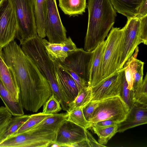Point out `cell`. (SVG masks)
Segmentation results:
<instances>
[{
  "mask_svg": "<svg viewBox=\"0 0 147 147\" xmlns=\"http://www.w3.org/2000/svg\"><path fill=\"white\" fill-rule=\"evenodd\" d=\"M1 54L11 69L19 89V98L28 101L38 96L44 90L47 80L35 64L13 40L2 49Z\"/></svg>",
  "mask_w": 147,
  "mask_h": 147,
  "instance_id": "6da1fadb",
  "label": "cell"
},
{
  "mask_svg": "<svg viewBox=\"0 0 147 147\" xmlns=\"http://www.w3.org/2000/svg\"><path fill=\"white\" fill-rule=\"evenodd\" d=\"M88 20L84 50H94L107 36L117 16L110 0H88Z\"/></svg>",
  "mask_w": 147,
  "mask_h": 147,
  "instance_id": "7a4b0ae2",
  "label": "cell"
},
{
  "mask_svg": "<svg viewBox=\"0 0 147 147\" xmlns=\"http://www.w3.org/2000/svg\"><path fill=\"white\" fill-rule=\"evenodd\" d=\"M42 40V38L37 35L22 44L21 49L47 80L52 94L59 102L61 106H64L67 102L56 81L53 63L46 53Z\"/></svg>",
  "mask_w": 147,
  "mask_h": 147,
  "instance_id": "3957f363",
  "label": "cell"
},
{
  "mask_svg": "<svg viewBox=\"0 0 147 147\" xmlns=\"http://www.w3.org/2000/svg\"><path fill=\"white\" fill-rule=\"evenodd\" d=\"M123 27L111 28L105 40L102 66V80L118 71L124 39Z\"/></svg>",
  "mask_w": 147,
  "mask_h": 147,
  "instance_id": "277c9868",
  "label": "cell"
},
{
  "mask_svg": "<svg viewBox=\"0 0 147 147\" xmlns=\"http://www.w3.org/2000/svg\"><path fill=\"white\" fill-rule=\"evenodd\" d=\"M17 17L16 38L20 45L37 35L32 0H11Z\"/></svg>",
  "mask_w": 147,
  "mask_h": 147,
  "instance_id": "5b68a950",
  "label": "cell"
},
{
  "mask_svg": "<svg viewBox=\"0 0 147 147\" xmlns=\"http://www.w3.org/2000/svg\"><path fill=\"white\" fill-rule=\"evenodd\" d=\"M56 132L30 129L9 137L0 144V147H47L55 140Z\"/></svg>",
  "mask_w": 147,
  "mask_h": 147,
  "instance_id": "8992f818",
  "label": "cell"
},
{
  "mask_svg": "<svg viewBox=\"0 0 147 147\" xmlns=\"http://www.w3.org/2000/svg\"><path fill=\"white\" fill-rule=\"evenodd\" d=\"M129 110L120 96L100 101L90 122L91 126L96 123L107 119L112 120L118 124L125 119Z\"/></svg>",
  "mask_w": 147,
  "mask_h": 147,
  "instance_id": "52a82bcc",
  "label": "cell"
},
{
  "mask_svg": "<svg viewBox=\"0 0 147 147\" xmlns=\"http://www.w3.org/2000/svg\"><path fill=\"white\" fill-rule=\"evenodd\" d=\"M45 31L48 41L59 43L66 40V30L62 22L56 0H45Z\"/></svg>",
  "mask_w": 147,
  "mask_h": 147,
  "instance_id": "ba28073f",
  "label": "cell"
},
{
  "mask_svg": "<svg viewBox=\"0 0 147 147\" xmlns=\"http://www.w3.org/2000/svg\"><path fill=\"white\" fill-rule=\"evenodd\" d=\"M18 24L11 0H5L0 6V51L14 40Z\"/></svg>",
  "mask_w": 147,
  "mask_h": 147,
  "instance_id": "9c48e42d",
  "label": "cell"
},
{
  "mask_svg": "<svg viewBox=\"0 0 147 147\" xmlns=\"http://www.w3.org/2000/svg\"><path fill=\"white\" fill-rule=\"evenodd\" d=\"M93 55V51H87L82 48H78L69 54L64 62H57L61 67L69 69L75 73L88 85Z\"/></svg>",
  "mask_w": 147,
  "mask_h": 147,
  "instance_id": "30bf717a",
  "label": "cell"
},
{
  "mask_svg": "<svg viewBox=\"0 0 147 147\" xmlns=\"http://www.w3.org/2000/svg\"><path fill=\"white\" fill-rule=\"evenodd\" d=\"M140 25V19L135 17L127 18V23L123 27L124 39L118 71L123 68L136 48L142 43L139 35Z\"/></svg>",
  "mask_w": 147,
  "mask_h": 147,
  "instance_id": "8fae6325",
  "label": "cell"
},
{
  "mask_svg": "<svg viewBox=\"0 0 147 147\" xmlns=\"http://www.w3.org/2000/svg\"><path fill=\"white\" fill-rule=\"evenodd\" d=\"M86 129L66 120L57 131L54 142L62 147H74L76 144L87 139Z\"/></svg>",
  "mask_w": 147,
  "mask_h": 147,
  "instance_id": "7c38bea8",
  "label": "cell"
},
{
  "mask_svg": "<svg viewBox=\"0 0 147 147\" xmlns=\"http://www.w3.org/2000/svg\"><path fill=\"white\" fill-rule=\"evenodd\" d=\"M121 84V72L119 70L91 88V101H98L109 98L120 96Z\"/></svg>",
  "mask_w": 147,
  "mask_h": 147,
  "instance_id": "4fadbf2b",
  "label": "cell"
},
{
  "mask_svg": "<svg viewBox=\"0 0 147 147\" xmlns=\"http://www.w3.org/2000/svg\"><path fill=\"white\" fill-rule=\"evenodd\" d=\"M51 60L54 64L58 85L69 105L73 102L78 94V86L70 75L63 69L57 61Z\"/></svg>",
  "mask_w": 147,
  "mask_h": 147,
  "instance_id": "5bb4252c",
  "label": "cell"
},
{
  "mask_svg": "<svg viewBox=\"0 0 147 147\" xmlns=\"http://www.w3.org/2000/svg\"><path fill=\"white\" fill-rule=\"evenodd\" d=\"M147 123V104L136 100L129 109L125 119L118 124V131L125 130Z\"/></svg>",
  "mask_w": 147,
  "mask_h": 147,
  "instance_id": "9a60e30c",
  "label": "cell"
},
{
  "mask_svg": "<svg viewBox=\"0 0 147 147\" xmlns=\"http://www.w3.org/2000/svg\"><path fill=\"white\" fill-rule=\"evenodd\" d=\"M42 43L45 52L51 60L64 62L68 55L78 48L69 37L65 41L59 43H52L46 39L42 38Z\"/></svg>",
  "mask_w": 147,
  "mask_h": 147,
  "instance_id": "2e32d148",
  "label": "cell"
},
{
  "mask_svg": "<svg viewBox=\"0 0 147 147\" xmlns=\"http://www.w3.org/2000/svg\"><path fill=\"white\" fill-rule=\"evenodd\" d=\"M105 41L100 43L93 51V55L90 67L88 86L92 88L102 80V61Z\"/></svg>",
  "mask_w": 147,
  "mask_h": 147,
  "instance_id": "e0dca14e",
  "label": "cell"
},
{
  "mask_svg": "<svg viewBox=\"0 0 147 147\" xmlns=\"http://www.w3.org/2000/svg\"><path fill=\"white\" fill-rule=\"evenodd\" d=\"M1 51H0V79L14 100L19 101V89L13 74L4 61Z\"/></svg>",
  "mask_w": 147,
  "mask_h": 147,
  "instance_id": "ac0fdd59",
  "label": "cell"
},
{
  "mask_svg": "<svg viewBox=\"0 0 147 147\" xmlns=\"http://www.w3.org/2000/svg\"><path fill=\"white\" fill-rule=\"evenodd\" d=\"M115 11L127 18L134 17L142 0H110Z\"/></svg>",
  "mask_w": 147,
  "mask_h": 147,
  "instance_id": "d6986e66",
  "label": "cell"
},
{
  "mask_svg": "<svg viewBox=\"0 0 147 147\" xmlns=\"http://www.w3.org/2000/svg\"><path fill=\"white\" fill-rule=\"evenodd\" d=\"M67 115V113H53L31 129L57 132L62 123L66 120Z\"/></svg>",
  "mask_w": 147,
  "mask_h": 147,
  "instance_id": "ffe728a7",
  "label": "cell"
},
{
  "mask_svg": "<svg viewBox=\"0 0 147 147\" xmlns=\"http://www.w3.org/2000/svg\"><path fill=\"white\" fill-rule=\"evenodd\" d=\"M0 97L5 107L14 116L24 115L23 108L19 101H17L5 88L0 79Z\"/></svg>",
  "mask_w": 147,
  "mask_h": 147,
  "instance_id": "44dd1931",
  "label": "cell"
},
{
  "mask_svg": "<svg viewBox=\"0 0 147 147\" xmlns=\"http://www.w3.org/2000/svg\"><path fill=\"white\" fill-rule=\"evenodd\" d=\"M38 35L42 38L46 35L45 31V0H32Z\"/></svg>",
  "mask_w": 147,
  "mask_h": 147,
  "instance_id": "7402d4cb",
  "label": "cell"
},
{
  "mask_svg": "<svg viewBox=\"0 0 147 147\" xmlns=\"http://www.w3.org/2000/svg\"><path fill=\"white\" fill-rule=\"evenodd\" d=\"M59 6L65 14L69 16L82 14L85 11L86 0H58Z\"/></svg>",
  "mask_w": 147,
  "mask_h": 147,
  "instance_id": "603a6c76",
  "label": "cell"
},
{
  "mask_svg": "<svg viewBox=\"0 0 147 147\" xmlns=\"http://www.w3.org/2000/svg\"><path fill=\"white\" fill-rule=\"evenodd\" d=\"M131 69L133 77V89L134 91L140 85L143 80L144 63L132 55L127 61Z\"/></svg>",
  "mask_w": 147,
  "mask_h": 147,
  "instance_id": "cb8c5ba5",
  "label": "cell"
},
{
  "mask_svg": "<svg viewBox=\"0 0 147 147\" xmlns=\"http://www.w3.org/2000/svg\"><path fill=\"white\" fill-rule=\"evenodd\" d=\"M91 128L97 135L98 138V142L103 145L106 144L109 140L118 132V124L107 126L94 125Z\"/></svg>",
  "mask_w": 147,
  "mask_h": 147,
  "instance_id": "d4e9b609",
  "label": "cell"
},
{
  "mask_svg": "<svg viewBox=\"0 0 147 147\" xmlns=\"http://www.w3.org/2000/svg\"><path fill=\"white\" fill-rule=\"evenodd\" d=\"M92 95L91 88L89 86H87L81 89L79 91L73 102L69 105V111L76 108L82 109L91 101Z\"/></svg>",
  "mask_w": 147,
  "mask_h": 147,
  "instance_id": "484cf974",
  "label": "cell"
},
{
  "mask_svg": "<svg viewBox=\"0 0 147 147\" xmlns=\"http://www.w3.org/2000/svg\"><path fill=\"white\" fill-rule=\"evenodd\" d=\"M30 115H23L12 117L6 129L0 140V144L16 132L26 121Z\"/></svg>",
  "mask_w": 147,
  "mask_h": 147,
  "instance_id": "4316f807",
  "label": "cell"
},
{
  "mask_svg": "<svg viewBox=\"0 0 147 147\" xmlns=\"http://www.w3.org/2000/svg\"><path fill=\"white\" fill-rule=\"evenodd\" d=\"M121 77V84L120 96L125 102L129 109L135 100L134 91L129 89L126 80L125 71L123 68L120 70Z\"/></svg>",
  "mask_w": 147,
  "mask_h": 147,
  "instance_id": "83f0119b",
  "label": "cell"
},
{
  "mask_svg": "<svg viewBox=\"0 0 147 147\" xmlns=\"http://www.w3.org/2000/svg\"><path fill=\"white\" fill-rule=\"evenodd\" d=\"M53 115V114H46L42 112H40L30 115L28 119L18 130L9 137L16 135L31 129L38 125L45 118Z\"/></svg>",
  "mask_w": 147,
  "mask_h": 147,
  "instance_id": "f1b7e54d",
  "label": "cell"
},
{
  "mask_svg": "<svg viewBox=\"0 0 147 147\" xmlns=\"http://www.w3.org/2000/svg\"><path fill=\"white\" fill-rule=\"evenodd\" d=\"M67 113L68 115L67 121L72 122L86 129L91 128V124L85 118L82 108L73 109Z\"/></svg>",
  "mask_w": 147,
  "mask_h": 147,
  "instance_id": "f546056e",
  "label": "cell"
},
{
  "mask_svg": "<svg viewBox=\"0 0 147 147\" xmlns=\"http://www.w3.org/2000/svg\"><path fill=\"white\" fill-rule=\"evenodd\" d=\"M42 113L46 114H52L60 111L62 109L59 102L53 94L49 98L43 105Z\"/></svg>",
  "mask_w": 147,
  "mask_h": 147,
  "instance_id": "4dcf8cb0",
  "label": "cell"
},
{
  "mask_svg": "<svg viewBox=\"0 0 147 147\" xmlns=\"http://www.w3.org/2000/svg\"><path fill=\"white\" fill-rule=\"evenodd\" d=\"M12 117V114L5 107H0V140L5 132Z\"/></svg>",
  "mask_w": 147,
  "mask_h": 147,
  "instance_id": "1f68e13d",
  "label": "cell"
},
{
  "mask_svg": "<svg viewBox=\"0 0 147 147\" xmlns=\"http://www.w3.org/2000/svg\"><path fill=\"white\" fill-rule=\"evenodd\" d=\"M134 98L136 100L147 104V73L140 85L134 91Z\"/></svg>",
  "mask_w": 147,
  "mask_h": 147,
  "instance_id": "d6a6232c",
  "label": "cell"
},
{
  "mask_svg": "<svg viewBox=\"0 0 147 147\" xmlns=\"http://www.w3.org/2000/svg\"><path fill=\"white\" fill-rule=\"evenodd\" d=\"M99 101H91L82 108V111L86 119L90 121L93 113L97 107Z\"/></svg>",
  "mask_w": 147,
  "mask_h": 147,
  "instance_id": "836d02e7",
  "label": "cell"
},
{
  "mask_svg": "<svg viewBox=\"0 0 147 147\" xmlns=\"http://www.w3.org/2000/svg\"><path fill=\"white\" fill-rule=\"evenodd\" d=\"M139 29V35L142 43L147 45V15L141 18Z\"/></svg>",
  "mask_w": 147,
  "mask_h": 147,
  "instance_id": "e575fe53",
  "label": "cell"
},
{
  "mask_svg": "<svg viewBox=\"0 0 147 147\" xmlns=\"http://www.w3.org/2000/svg\"><path fill=\"white\" fill-rule=\"evenodd\" d=\"M124 69L126 80L128 83L129 89L130 90H133V77L131 69L128 62L127 61L123 65Z\"/></svg>",
  "mask_w": 147,
  "mask_h": 147,
  "instance_id": "d590c367",
  "label": "cell"
},
{
  "mask_svg": "<svg viewBox=\"0 0 147 147\" xmlns=\"http://www.w3.org/2000/svg\"><path fill=\"white\" fill-rule=\"evenodd\" d=\"M147 15V0H142L134 17L141 18Z\"/></svg>",
  "mask_w": 147,
  "mask_h": 147,
  "instance_id": "8d00e7d4",
  "label": "cell"
},
{
  "mask_svg": "<svg viewBox=\"0 0 147 147\" xmlns=\"http://www.w3.org/2000/svg\"><path fill=\"white\" fill-rule=\"evenodd\" d=\"M86 133L87 139L89 144L90 147H106L105 145L100 144L97 142L87 129H86Z\"/></svg>",
  "mask_w": 147,
  "mask_h": 147,
  "instance_id": "74e56055",
  "label": "cell"
},
{
  "mask_svg": "<svg viewBox=\"0 0 147 147\" xmlns=\"http://www.w3.org/2000/svg\"><path fill=\"white\" fill-rule=\"evenodd\" d=\"M118 124L113 121L110 119L105 120L96 123L92 125H96L100 126H107Z\"/></svg>",
  "mask_w": 147,
  "mask_h": 147,
  "instance_id": "f35d334b",
  "label": "cell"
},
{
  "mask_svg": "<svg viewBox=\"0 0 147 147\" xmlns=\"http://www.w3.org/2000/svg\"><path fill=\"white\" fill-rule=\"evenodd\" d=\"M5 0H0V6L2 3V2L4 1Z\"/></svg>",
  "mask_w": 147,
  "mask_h": 147,
  "instance_id": "ab89813d",
  "label": "cell"
},
{
  "mask_svg": "<svg viewBox=\"0 0 147 147\" xmlns=\"http://www.w3.org/2000/svg\"></svg>",
  "mask_w": 147,
  "mask_h": 147,
  "instance_id": "60d3db41",
  "label": "cell"
}]
</instances>
